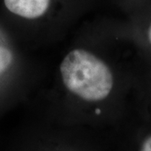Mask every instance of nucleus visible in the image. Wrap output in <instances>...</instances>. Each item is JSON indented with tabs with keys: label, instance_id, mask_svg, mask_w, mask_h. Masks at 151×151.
Segmentation results:
<instances>
[{
	"label": "nucleus",
	"instance_id": "f257e3e1",
	"mask_svg": "<svg viewBox=\"0 0 151 151\" xmlns=\"http://www.w3.org/2000/svg\"><path fill=\"white\" fill-rule=\"evenodd\" d=\"M60 73L68 90L86 101L103 100L113 88L108 65L84 50L70 51L60 65Z\"/></svg>",
	"mask_w": 151,
	"mask_h": 151
},
{
	"label": "nucleus",
	"instance_id": "f03ea898",
	"mask_svg": "<svg viewBox=\"0 0 151 151\" xmlns=\"http://www.w3.org/2000/svg\"><path fill=\"white\" fill-rule=\"evenodd\" d=\"M9 10L26 19L42 16L48 9L50 0H4Z\"/></svg>",
	"mask_w": 151,
	"mask_h": 151
},
{
	"label": "nucleus",
	"instance_id": "7ed1b4c3",
	"mask_svg": "<svg viewBox=\"0 0 151 151\" xmlns=\"http://www.w3.org/2000/svg\"><path fill=\"white\" fill-rule=\"evenodd\" d=\"M13 56L7 48L0 46V73H2L9 66L12 62Z\"/></svg>",
	"mask_w": 151,
	"mask_h": 151
},
{
	"label": "nucleus",
	"instance_id": "20e7f679",
	"mask_svg": "<svg viewBox=\"0 0 151 151\" xmlns=\"http://www.w3.org/2000/svg\"><path fill=\"white\" fill-rule=\"evenodd\" d=\"M139 151H151V136L144 141Z\"/></svg>",
	"mask_w": 151,
	"mask_h": 151
},
{
	"label": "nucleus",
	"instance_id": "39448f33",
	"mask_svg": "<svg viewBox=\"0 0 151 151\" xmlns=\"http://www.w3.org/2000/svg\"><path fill=\"white\" fill-rule=\"evenodd\" d=\"M149 40H150V42L151 43V25L150 27V29H149Z\"/></svg>",
	"mask_w": 151,
	"mask_h": 151
}]
</instances>
